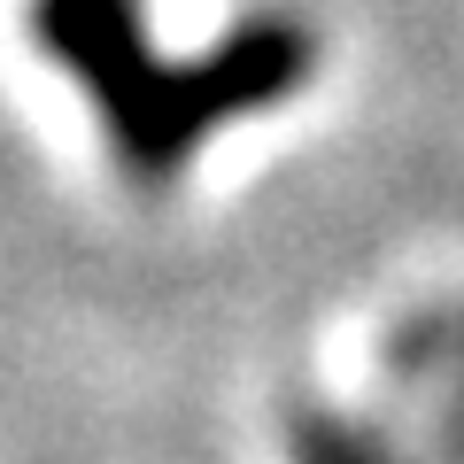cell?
Returning <instances> with one entry per match:
<instances>
[{"mask_svg":"<svg viewBox=\"0 0 464 464\" xmlns=\"http://www.w3.org/2000/svg\"><path fill=\"white\" fill-rule=\"evenodd\" d=\"M32 39L70 85H85L124 179L163 194L225 124L279 109L317 78V32L302 16H240L217 47L163 54L140 0H32Z\"/></svg>","mask_w":464,"mask_h":464,"instance_id":"1","label":"cell"},{"mask_svg":"<svg viewBox=\"0 0 464 464\" xmlns=\"http://www.w3.org/2000/svg\"><path fill=\"white\" fill-rule=\"evenodd\" d=\"M395 380L418 387L441 457L464 464V302H433L411 333H395Z\"/></svg>","mask_w":464,"mask_h":464,"instance_id":"2","label":"cell"},{"mask_svg":"<svg viewBox=\"0 0 464 464\" xmlns=\"http://www.w3.org/2000/svg\"><path fill=\"white\" fill-rule=\"evenodd\" d=\"M286 457L295 464H411L372 418L325 411V402H302V411L286 418Z\"/></svg>","mask_w":464,"mask_h":464,"instance_id":"3","label":"cell"}]
</instances>
